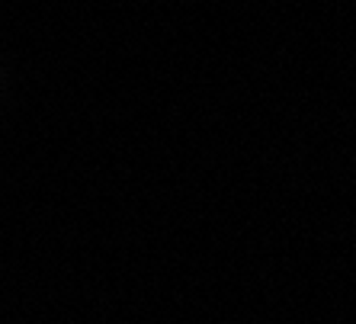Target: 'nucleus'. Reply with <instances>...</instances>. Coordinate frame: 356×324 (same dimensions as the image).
Segmentation results:
<instances>
[]
</instances>
